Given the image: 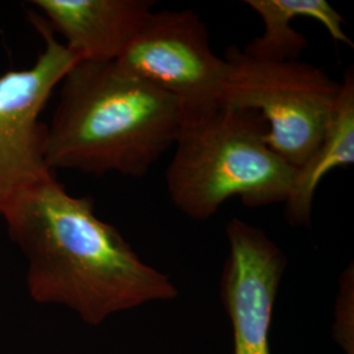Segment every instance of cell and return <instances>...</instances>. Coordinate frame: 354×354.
I'll list each match as a JSON object with an SVG mask.
<instances>
[{
    "instance_id": "1",
    "label": "cell",
    "mask_w": 354,
    "mask_h": 354,
    "mask_svg": "<svg viewBox=\"0 0 354 354\" xmlns=\"http://www.w3.org/2000/svg\"><path fill=\"white\" fill-rule=\"evenodd\" d=\"M1 218L26 254L28 290L38 304H64L99 326L117 313L178 295L172 279L96 215L91 196L70 194L55 174L17 194Z\"/></svg>"
},
{
    "instance_id": "2",
    "label": "cell",
    "mask_w": 354,
    "mask_h": 354,
    "mask_svg": "<svg viewBox=\"0 0 354 354\" xmlns=\"http://www.w3.org/2000/svg\"><path fill=\"white\" fill-rule=\"evenodd\" d=\"M61 83L46 124V165L53 172L145 176L184 127L181 102L115 62L80 61Z\"/></svg>"
},
{
    "instance_id": "3",
    "label": "cell",
    "mask_w": 354,
    "mask_h": 354,
    "mask_svg": "<svg viewBox=\"0 0 354 354\" xmlns=\"http://www.w3.org/2000/svg\"><path fill=\"white\" fill-rule=\"evenodd\" d=\"M266 136V120L252 109L219 102L187 114L165 174L171 201L196 221L214 216L234 197L248 207L285 203L295 168Z\"/></svg>"
},
{
    "instance_id": "4",
    "label": "cell",
    "mask_w": 354,
    "mask_h": 354,
    "mask_svg": "<svg viewBox=\"0 0 354 354\" xmlns=\"http://www.w3.org/2000/svg\"><path fill=\"white\" fill-rule=\"evenodd\" d=\"M225 59L219 102L259 112L269 146L292 168L304 165L324 134L342 82L314 64L259 61L236 46Z\"/></svg>"
},
{
    "instance_id": "5",
    "label": "cell",
    "mask_w": 354,
    "mask_h": 354,
    "mask_svg": "<svg viewBox=\"0 0 354 354\" xmlns=\"http://www.w3.org/2000/svg\"><path fill=\"white\" fill-rule=\"evenodd\" d=\"M44 39L36 62L0 75V216L21 192L54 174L46 165V124L39 121L54 88L80 59L53 33L45 19L29 13Z\"/></svg>"
},
{
    "instance_id": "6",
    "label": "cell",
    "mask_w": 354,
    "mask_h": 354,
    "mask_svg": "<svg viewBox=\"0 0 354 354\" xmlns=\"http://www.w3.org/2000/svg\"><path fill=\"white\" fill-rule=\"evenodd\" d=\"M115 64L174 96L187 114L219 104L227 62L216 55L201 16L192 10L149 16Z\"/></svg>"
},
{
    "instance_id": "7",
    "label": "cell",
    "mask_w": 354,
    "mask_h": 354,
    "mask_svg": "<svg viewBox=\"0 0 354 354\" xmlns=\"http://www.w3.org/2000/svg\"><path fill=\"white\" fill-rule=\"evenodd\" d=\"M221 299L232 327V354H272L269 332L288 259L261 228L234 218Z\"/></svg>"
},
{
    "instance_id": "8",
    "label": "cell",
    "mask_w": 354,
    "mask_h": 354,
    "mask_svg": "<svg viewBox=\"0 0 354 354\" xmlns=\"http://www.w3.org/2000/svg\"><path fill=\"white\" fill-rule=\"evenodd\" d=\"M80 61L115 62L155 7L152 0H33Z\"/></svg>"
},
{
    "instance_id": "9",
    "label": "cell",
    "mask_w": 354,
    "mask_h": 354,
    "mask_svg": "<svg viewBox=\"0 0 354 354\" xmlns=\"http://www.w3.org/2000/svg\"><path fill=\"white\" fill-rule=\"evenodd\" d=\"M354 163V71H345L324 134L304 165L295 168L285 216L294 227H310L317 187L330 171Z\"/></svg>"
},
{
    "instance_id": "10",
    "label": "cell",
    "mask_w": 354,
    "mask_h": 354,
    "mask_svg": "<svg viewBox=\"0 0 354 354\" xmlns=\"http://www.w3.org/2000/svg\"><path fill=\"white\" fill-rule=\"evenodd\" d=\"M245 4L260 16L264 26L263 33L241 50L253 59L299 61L308 41L290 26L298 17L315 20L333 41L353 48V41L344 30V17L327 0H247Z\"/></svg>"
},
{
    "instance_id": "11",
    "label": "cell",
    "mask_w": 354,
    "mask_h": 354,
    "mask_svg": "<svg viewBox=\"0 0 354 354\" xmlns=\"http://www.w3.org/2000/svg\"><path fill=\"white\" fill-rule=\"evenodd\" d=\"M354 269L348 266L340 277L333 335L345 354H354Z\"/></svg>"
}]
</instances>
